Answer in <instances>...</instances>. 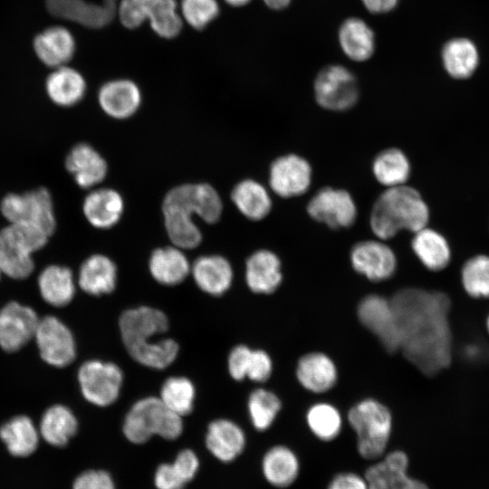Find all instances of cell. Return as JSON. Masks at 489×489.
Masks as SVG:
<instances>
[{
  "label": "cell",
  "mask_w": 489,
  "mask_h": 489,
  "mask_svg": "<svg viewBox=\"0 0 489 489\" xmlns=\"http://www.w3.org/2000/svg\"><path fill=\"white\" fill-rule=\"evenodd\" d=\"M390 300L404 357L427 377L446 369L452 360L449 296L440 291L405 288Z\"/></svg>",
  "instance_id": "cell-1"
},
{
  "label": "cell",
  "mask_w": 489,
  "mask_h": 489,
  "mask_svg": "<svg viewBox=\"0 0 489 489\" xmlns=\"http://www.w3.org/2000/svg\"><path fill=\"white\" fill-rule=\"evenodd\" d=\"M223 203L217 191L209 184H183L170 189L162 202V214L168 235L183 250L199 245L202 234L193 220L197 216L208 224L217 222Z\"/></svg>",
  "instance_id": "cell-2"
},
{
  "label": "cell",
  "mask_w": 489,
  "mask_h": 489,
  "mask_svg": "<svg viewBox=\"0 0 489 489\" xmlns=\"http://www.w3.org/2000/svg\"><path fill=\"white\" fill-rule=\"evenodd\" d=\"M119 326L123 343L137 362L162 369L177 358L179 348L174 340L155 339L168 328L163 312L148 306L129 309L120 315Z\"/></svg>",
  "instance_id": "cell-3"
},
{
  "label": "cell",
  "mask_w": 489,
  "mask_h": 489,
  "mask_svg": "<svg viewBox=\"0 0 489 489\" xmlns=\"http://www.w3.org/2000/svg\"><path fill=\"white\" fill-rule=\"evenodd\" d=\"M429 209L421 194L406 185L387 187L375 200L369 225L381 240L393 238L402 230L415 233L427 226Z\"/></svg>",
  "instance_id": "cell-4"
},
{
  "label": "cell",
  "mask_w": 489,
  "mask_h": 489,
  "mask_svg": "<svg viewBox=\"0 0 489 489\" xmlns=\"http://www.w3.org/2000/svg\"><path fill=\"white\" fill-rule=\"evenodd\" d=\"M347 420L356 435L360 457L374 462L387 453L393 417L385 404L372 398L361 399L349 409Z\"/></svg>",
  "instance_id": "cell-5"
},
{
  "label": "cell",
  "mask_w": 489,
  "mask_h": 489,
  "mask_svg": "<svg viewBox=\"0 0 489 489\" xmlns=\"http://www.w3.org/2000/svg\"><path fill=\"white\" fill-rule=\"evenodd\" d=\"M122 430L134 444L146 443L154 435L173 440L182 434V417L168 408L159 398H144L133 404Z\"/></svg>",
  "instance_id": "cell-6"
},
{
  "label": "cell",
  "mask_w": 489,
  "mask_h": 489,
  "mask_svg": "<svg viewBox=\"0 0 489 489\" xmlns=\"http://www.w3.org/2000/svg\"><path fill=\"white\" fill-rule=\"evenodd\" d=\"M44 233L23 225L10 224L0 231V267L15 280L30 276L34 269L32 254L43 248L48 238Z\"/></svg>",
  "instance_id": "cell-7"
},
{
  "label": "cell",
  "mask_w": 489,
  "mask_h": 489,
  "mask_svg": "<svg viewBox=\"0 0 489 489\" xmlns=\"http://www.w3.org/2000/svg\"><path fill=\"white\" fill-rule=\"evenodd\" d=\"M0 208L10 224L30 226L48 236L54 232L56 222L52 197L44 187L24 194H8L3 198Z\"/></svg>",
  "instance_id": "cell-8"
},
{
  "label": "cell",
  "mask_w": 489,
  "mask_h": 489,
  "mask_svg": "<svg viewBox=\"0 0 489 489\" xmlns=\"http://www.w3.org/2000/svg\"><path fill=\"white\" fill-rule=\"evenodd\" d=\"M313 91L318 105L331 111L351 109L360 96L356 77L340 64L323 67L314 80Z\"/></svg>",
  "instance_id": "cell-9"
},
{
  "label": "cell",
  "mask_w": 489,
  "mask_h": 489,
  "mask_svg": "<svg viewBox=\"0 0 489 489\" xmlns=\"http://www.w3.org/2000/svg\"><path fill=\"white\" fill-rule=\"evenodd\" d=\"M77 378L84 398L99 407L115 402L123 382V373L116 364L98 360L82 363Z\"/></svg>",
  "instance_id": "cell-10"
},
{
  "label": "cell",
  "mask_w": 489,
  "mask_h": 489,
  "mask_svg": "<svg viewBox=\"0 0 489 489\" xmlns=\"http://www.w3.org/2000/svg\"><path fill=\"white\" fill-rule=\"evenodd\" d=\"M357 316L388 352L399 350L400 330L391 300L379 294L366 295L357 306Z\"/></svg>",
  "instance_id": "cell-11"
},
{
  "label": "cell",
  "mask_w": 489,
  "mask_h": 489,
  "mask_svg": "<svg viewBox=\"0 0 489 489\" xmlns=\"http://www.w3.org/2000/svg\"><path fill=\"white\" fill-rule=\"evenodd\" d=\"M306 211L311 218L331 229L354 225L358 208L354 198L345 189L324 187L309 200Z\"/></svg>",
  "instance_id": "cell-12"
},
{
  "label": "cell",
  "mask_w": 489,
  "mask_h": 489,
  "mask_svg": "<svg viewBox=\"0 0 489 489\" xmlns=\"http://www.w3.org/2000/svg\"><path fill=\"white\" fill-rule=\"evenodd\" d=\"M350 262L355 272L374 283L390 279L398 269L395 252L379 238L356 243L350 251Z\"/></svg>",
  "instance_id": "cell-13"
},
{
  "label": "cell",
  "mask_w": 489,
  "mask_h": 489,
  "mask_svg": "<svg viewBox=\"0 0 489 489\" xmlns=\"http://www.w3.org/2000/svg\"><path fill=\"white\" fill-rule=\"evenodd\" d=\"M41 358L47 364L63 368L76 356V345L70 329L57 317L40 319L34 338Z\"/></svg>",
  "instance_id": "cell-14"
},
{
  "label": "cell",
  "mask_w": 489,
  "mask_h": 489,
  "mask_svg": "<svg viewBox=\"0 0 489 489\" xmlns=\"http://www.w3.org/2000/svg\"><path fill=\"white\" fill-rule=\"evenodd\" d=\"M312 181V168L303 157L289 153L276 158L269 168L272 191L283 198L305 194Z\"/></svg>",
  "instance_id": "cell-15"
},
{
  "label": "cell",
  "mask_w": 489,
  "mask_h": 489,
  "mask_svg": "<svg viewBox=\"0 0 489 489\" xmlns=\"http://www.w3.org/2000/svg\"><path fill=\"white\" fill-rule=\"evenodd\" d=\"M408 466L407 453L395 449L372 462L364 476L369 489H429L426 483L408 475Z\"/></svg>",
  "instance_id": "cell-16"
},
{
  "label": "cell",
  "mask_w": 489,
  "mask_h": 489,
  "mask_svg": "<svg viewBox=\"0 0 489 489\" xmlns=\"http://www.w3.org/2000/svg\"><path fill=\"white\" fill-rule=\"evenodd\" d=\"M40 318L30 306L9 302L0 310V347L6 352L22 349L34 338Z\"/></svg>",
  "instance_id": "cell-17"
},
{
  "label": "cell",
  "mask_w": 489,
  "mask_h": 489,
  "mask_svg": "<svg viewBox=\"0 0 489 489\" xmlns=\"http://www.w3.org/2000/svg\"><path fill=\"white\" fill-rule=\"evenodd\" d=\"M295 376L304 389L321 394L333 388L339 375L335 362L328 354L311 351L299 358Z\"/></svg>",
  "instance_id": "cell-18"
},
{
  "label": "cell",
  "mask_w": 489,
  "mask_h": 489,
  "mask_svg": "<svg viewBox=\"0 0 489 489\" xmlns=\"http://www.w3.org/2000/svg\"><path fill=\"white\" fill-rule=\"evenodd\" d=\"M98 101L108 116L124 120L131 117L139 110L141 92L139 86L130 80H113L100 88Z\"/></svg>",
  "instance_id": "cell-19"
},
{
  "label": "cell",
  "mask_w": 489,
  "mask_h": 489,
  "mask_svg": "<svg viewBox=\"0 0 489 489\" xmlns=\"http://www.w3.org/2000/svg\"><path fill=\"white\" fill-rule=\"evenodd\" d=\"M245 281L249 289L255 293L274 292L283 282L279 256L268 249L254 252L245 264Z\"/></svg>",
  "instance_id": "cell-20"
},
{
  "label": "cell",
  "mask_w": 489,
  "mask_h": 489,
  "mask_svg": "<svg viewBox=\"0 0 489 489\" xmlns=\"http://www.w3.org/2000/svg\"><path fill=\"white\" fill-rule=\"evenodd\" d=\"M261 467L265 481L279 489L292 486L301 473L299 456L285 445L270 447L263 456Z\"/></svg>",
  "instance_id": "cell-21"
},
{
  "label": "cell",
  "mask_w": 489,
  "mask_h": 489,
  "mask_svg": "<svg viewBox=\"0 0 489 489\" xmlns=\"http://www.w3.org/2000/svg\"><path fill=\"white\" fill-rule=\"evenodd\" d=\"M67 170L82 188H91L102 182L108 166L102 156L87 143L74 146L65 161Z\"/></svg>",
  "instance_id": "cell-22"
},
{
  "label": "cell",
  "mask_w": 489,
  "mask_h": 489,
  "mask_svg": "<svg viewBox=\"0 0 489 489\" xmlns=\"http://www.w3.org/2000/svg\"><path fill=\"white\" fill-rule=\"evenodd\" d=\"M82 211L92 226L108 229L118 224L121 218L124 201L121 195L115 189L97 188L85 197Z\"/></svg>",
  "instance_id": "cell-23"
},
{
  "label": "cell",
  "mask_w": 489,
  "mask_h": 489,
  "mask_svg": "<svg viewBox=\"0 0 489 489\" xmlns=\"http://www.w3.org/2000/svg\"><path fill=\"white\" fill-rule=\"evenodd\" d=\"M245 435L243 429L228 419H216L207 427L206 445L209 452L221 462H231L244 451Z\"/></svg>",
  "instance_id": "cell-24"
},
{
  "label": "cell",
  "mask_w": 489,
  "mask_h": 489,
  "mask_svg": "<svg viewBox=\"0 0 489 489\" xmlns=\"http://www.w3.org/2000/svg\"><path fill=\"white\" fill-rule=\"evenodd\" d=\"M190 273L197 285L204 292L222 295L229 289L233 281V268L221 255H204L195 260Z\"/></svg>",
  "instance_id": "cell-25"
},
{
  "label": "cell",
  "mask_w": 489,
  "mask_h": 489,
  "mask_svg": "<svg viewBox=\"0 0 489 489\" xmlns=\"http://www.w3.org/2000/svg\"><path fill=\"white\" fill-rule=\"evenodd\" d=\"M34 49L37 57L47 66H64L73 56L75 41L66 28L53 26L35 36Z\"/></svg>",
  "instance_id": "cell-26"
},
{
  "label": "cell",
  "mask_w": 489,
  "mask_h": 489,
  "mask_svg": "<svg viewBox=\"0 0 489 489\" xmlns=\"http://www.w3.org/2000/svg\"><path fill=\"white\" fill-rule=\"evenodd\" d=\"M117 283V267L108 256L96 254L89 256L79 270L78 283L91 295L111 292Z\"/></svg>",
  "instance_id": "cell-27"
},
{
  "label": "cell",
  "mask_w": 489,
  "mask_h": 489,
  "mask_svg": "<svg viewBox=\"0 0 489 489\" xmlns=\"http://www.w3.org/2000/svg\"><path fill=\"white\" fill-rule=\"evenodd\" d=\"M152 277L159 283L176 285L190 273L191 265L183 252L176 246H165L154 250L149 260Z\"/></svg>",
  "instance_id": "cell-28"
},
{
  "label": "cell",
  "mask_w": 489,
  "mask_h": 489,
  "mask_svg": "<svg viewBox=\"0 0 489 489\" xmlns=\"http://www.w3.org/2000/svg\"><path fill=\"white\" fill-rule=\"evenodd\" d=\"M340 46L354 62H365L375 52V34L367 23L358 17L346 19L338 32Z\"/></svg>",
  "instance_id": "cell-29"
},
{
  "label": "cell",
  "mask_w": 489,
  "mask_h": 489,
  "mask_svg": "<svg viewBox=\"0 0 489 489\" xmlns=\"http://www.w3.org/2000/svg\"><path fill=\"white\" fill-rule=\"evenodd\" d=\"M413 234L411 248L427 270L438 272L449 264L450 246L440 233L426 226Z\"/></svg>",
  "instance_id": "cell-30"
},
{
  "label": "cell",
  "mask_w": 489,
  "mask_h": 489,
  "mask_svg": "<svg viewBox=\"0 0 489 489\" xmlns=\"http://www.w3.org/2000/svg\"><path fill=\"white\" fill-rule=\"evenodd\" d=\"M38 288L45 302L63 307L72 302L75 294L73 274L68 267L49 265L39 274Z\"/></svg>",
  "instance_id": "cell-31"
},
{
  "label": "cell",
  "mask_w": 489,
  "mask_h": 489,
  "mask_svg": "<svg viewBox=\"0 0 489 489\" xmlns=\"http://www.w3.org/2000/svg\"><path fill=\"white\" fill-rule=\"evenodd\" d=\"M231 199L238 211L253 221L266 217L273 206L267 188L254 179H244L237 183L232 190Z\"/></svg>",
  "instance_id": "cell-32"
},
{
  "label": "cell",
  "mask_w": 489,
  "mask_h": 489,
  "mask_svg": "<svg viewBox=\"0 0 489 489\" xmlns=\"http://www.w3.org/2000/svg\"><path fill=\"white\" fill-rule=\"evenodd\" d=\"M45 89L49 98L55 104L70 107L83 98L86 82L78 71L64 65L55 68L47 77Z\"/></svg>",
  "instance_id": "cell-33"
},
{
  "label": "cell",
  "mask_w": 489,
  "mask_h": 489,
  "mask_svg": "<svg viewBox=\"0 0 489 489\" xmlns=\"http://www.w3.org/2000/svg\"><path fill=\"white\" fill-rule=\"evenodd\" d=\"M375 179L387 187L406 185L411 165L406 153L398 148H388L379 152L371 165Z\"/></svg>",
  "instance_id": "cell-34"
},
{
  "label": "cell",
  "mask_w": 489,
  "mask_h": 489,
  "mask_svg": "<svg viewBox=\"0 0 489 489\" xmlns=\"http://www.w3.org/2000/svg\"><path fill=\"white\" fill-rule=\"evenodd\" d=\"M442 62L445 70L451 77L466 79L476 70L479 53L471 40L464 37L454 38L443 46Z\"/></svg>",
  "instance_id": "cell-35"
},
{
  "label": "cell",
  "mask_w": 489,
  "mask_h": 489,
  "mask_svg": "<svg viewBox=\"0 0 489 489\" xmlns=\"http://www.w3.org/2000/svg\"><path fill=\"white\" fill-rule=\"evenodd\" d=\"M77 419L66 406L56 404L48 408L40 421L43 438L54 446H63L76 434Z\"/></svg>",
  "instance_id": "cell-36"
},
{
  "label": "cell",
  "mask_w": 489,
  "mask_h": 489,
  "mask_svg": "<svg viewBox=\"0 0 489 489\" xmlns=\"http://www.w3.org/2000/svg\"><path fill=\"white\" fill-rule=\"evenodd\" d=\"M0 438L11 455L27 456L37 447L38 431L29 417L19 415L0 427Z\"/></svg>",
  "instance_id": "cell-37"
},
{
  "label": "cell",
  "mask_w": 489,
  "mask_h": 489,
  "mask_svg": "<svg viewBox=\"0 0 489 489\" xmlns=\"http://www.w3.org/2000/svg\"><path fill=\"white\" fill-rule=\"evenodd\" d=\"M305 420L311 433L322 442L335 440L343 427L340 410L328 402L312 404L306 412Z\"/></svg>",
  "instance_id": "cell-38"
},
{
  "label": "cell",
  "mask_w": 489,
  "mask_h": 489,
  "mask_svg": "<svg viewBox=\"0 0 489 489\" xmlns=\"http://www.w3.org/2000/svg\"><path fill=\"white\" fill-rule=\"evenodd\" d=\"M146 20L160 37H176L182 28V17L176 0H143Z\"/></svg>",
  "instance_id": "cell-39"
},
{
  "label": "cell",
  "mask_w": 489,
  "mask_h": 489,
  "mask_svg": "<svg viewBox=\"0 0 489 489\" xmlns=\"http://www.w3.org/2000/svg\"><path fill=\"white\" fill-rule=\"evenodd\" d=\"M249 417L254 427L258 431L269 429L282 409L280 398L265 388L253 390L247 402Z\"/></svg>",
  "instance_id": "cell-40"
},
{
  "label": "cell",
  "mask_w": 489,
  "mask_h": 489,
  "mask_svg": "<svg viewBox=\"0 0 489 489\" xmlns=\"http://www.w3.org/2000/svg\"><path fill=\"white\" fill-rule=\"evenodd\" d=\"M159 398L173 412L186 416L193 409L194 385L185 377H170L163 383Z\"/></svg>",
  "instance_id": "cell-41"
},
{
  "label": "cell",
  "mask_w": 489,
  "mask_h": 489,
  "mask_svg": "<svg viewBox=\"0 0 489 489\" xmlns=\"http://www.w3.org/2000/svg\"><path fill=\"white\" fill-rule=\"evenodd\" d=\"M461 283L472 298H489V256L477 254L468 259L461 269Z\"/></svg>",
  "instance_id": "cell-42"
},
{
  "label": "cell",
  "mask_w": 489,
  "mask_h": 489,
  "mask_svg": "<svg viewBox=\"0 0 489 489\" xmlns=\"http://www.w3.org/2000/svg\"><path fill=\"white\" fill-rule=\"evenodd\" d=\"M182 18L194 29L202 30L219 14L216 0H181Z\"/></svg>",
  "instance_id": "cell-43"
},
{
  "label": "cell",
  "mask_w": 489,
  "mask_h": 489,
  "mask_svg": "<svg viewBox=\"0 0 489 489\" xmlns=\"http://www.w3.org/2000/svg\"><path fill=\"white\" fill-rule=\"evenodd\" d=\"M273 360L263 350H251L245 364V377L255 382H264L272 375Z\"/></svg>",
  "instance_id": "cell-44"
},
{
  "label": "cell",
  "mask_w": 489,
  "mask_h": 489,
  "mask_svg": "<svg viewBox=\"0 0 489 489\" xmlns=\"http://www.w3.org/2000/svg\"><path fill=\"white\" fill-rule=\"evenodd\" d=\"M120 24L128 29H135L146 22L143 0H121L118 6Z\"/></svg>",
  "instance_id": "cell-45"
},
{
  "label": "cell",
  "mask_w": 489,
  "mask_h": 489,
  "mask_svg": "<svg viewBox=\"0 0 489 489\" xmlns=\"http://www.w3.org/2000/svg\"><path fill=\"white\" fill-rule=\"evenodd\" d=\"M73 489H116L112 477L103 470H89L81 474Z\"/></svg>",
  "instance_id": "cell-46"
},
{
  "label": "cell",
  "mask_w": 489,
  "mask_h": 489,
  "mask_svg": "<svg viewBox=\"0 0 489 489\" xmlns=\"http://www.w3.org/2000/svg\"><path fill=\"white\" fill-rule=\"evenodd\" d=\"M172 465L181 479L187 484L197 473L199 460L192 450L184 449L178 453Z\"/></svg>",
  "instance_id": "cell-47"
},
{
  "label": "cell",
  "mask_w": 489,
  "mask_h": 489,
  "mask_svg": "<svg viewBox=\"0 0 489 489\" xmlns=\"http://www.w3.org/2000/svg\"><path fill=\"white\" fill-rule=\"evenodd\" d=\"M154 484L157 489H183L186 485L173 465L169 463L158 466L154 475Z\"/></svg>",
  "instance_id": "cell-48"
},
{
  "label": "cell",
  "mask_w": 489,
  "mask_h": 489,
  "mask_svg": "<svg viewBox=\"0 0 489 489\" xmlns=\"http://www.w3.org/2000/svg\"><path fill=\"white\" fill-rule=\"evenodd\" d=\"M326 489H369L364 475L344 471L332 476Z\"/></svg>",
  "instance_id": "cell-49"
},
{
  "label": "cell",
  "mask_w": 489,
  "mask_h": 489,
  "mask_svg": "<svg viewBox=\"0 0 489 489\" xmlns=\"http://www.w3.org/2000/svg\"><path fill=\"white\" fill-rule=\"evenodd\" d=\"M251 349L245 345H237L228 356V370L235 380L245 379V362Z\"/></svg>",
  "instance_id": "cell-50"
},
{
  "label": "cell",
  "mask_w": 489,
  "mask_h": 489,
  "mask_svg": "<svg viewBox=\"0 0 489 489\" xmlns=\"http://www.w3.org/2000/svg\"><path fill=\"white\" fill-rule=\"evenodd\" d=\"M365 8L372 14H384L392 11L399 0H360Z\"/></svg>",
  "instance_id": "cell-51"
},
{
  "label": "cell",
  "mask_w": 489,
  "mask_h": 489,
  "mask_svg": "<svg viewBox=\"0 0 489 489\" xmlns=\"http://www.w3.org/2000/svg\"><path fill=\"white\" fill-rule=\"evenodd\" d=\"M269 8L273 10H283L286 8L292 0H263Z\"/></svg>",
  "instance_id": "cell-52"
},
{
  "label": "cell",
  "mask_w": 489,
  "mask_h": 489,
  "mask_svg": "<svg viewBox=\"0 0 489 489\" xmlns=\"http://www.w3.org/2000/svg\"><path fill=\"white\" fill-rule=\"evenodd\" d=\"M228 5L235 6V7H240L244 6L246 4H248L251 0H225Z\"/></svg>",
  "instance_id": "cell-53"
},
{
  "label": "cell",
  "mask_w": 489,
  "mask_h": 489,
  "mask_svg": "<svg viewBox=\"0 0 489 489\" xmlns=\"http://www.w3.org/2000/svg\"><path fill=\"white\" fill-rule=\"evenodd\" d=\"M485 327H486V331L489 334V315L487 316L486 318V321H485Z\"/></svg>",
  "instance_id": "cell-54"
},
{
  "label": "cell",
  "mask_w": 489,
  "mask_h": 489,
  "mask_svg": "<svg viewBox=\"0 0 489 489\" xmlns=\"http://www.w3.org/2000/svg\"><path fill=\"white\" fill-rule=\"evenodd\" d=\"M2 273H2V270H1V267H0V277H1Z\"/></svg>",
  "instance_id": "cell-55"
}]
</instances>
